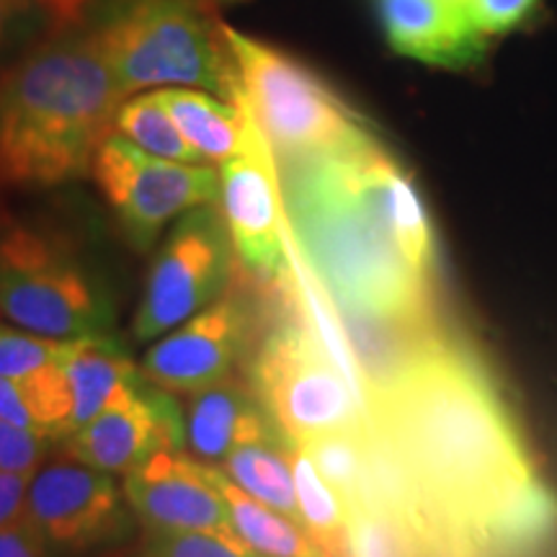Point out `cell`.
<instances>
[{
  "label": "cell",
  "mask_w": 557,
  "mask_h": 557,
  "mask_svg": "<svg viewBox=\"0 0 557 557\" xmlns=\"http://www.w3.org/2000/svg\"><path fill=\"white\" fill-rule=\"evenodd\" d=\"M369 137L354 148L278 163L287 222L299 253L338 310L410 320L423 271L408 259L367 181Z\"/></svg>",
  "instance_id": "cell-1"
},
{
  "label": "cell",
  "mask_w": 557,
  "mask_h": 557,
  "mask_svg": "<svg viewBox=\"0 0 557 557\" xmlns=\"http://www.w3.org/2000/svg\"><path fill=\"white\" fill-rule=\"evenodd\" d=\"M127 99L86 26H62L0 73V186L88 176Z\"/></svg>",
  "instance_id": "cell-2"
},
{
  "label": "cell",
  "mask_w": 557,
  "mask_h": 557,
  "mask_svg": "<svg viewBox=\"0 0 557 557\" xmlns=\"http://www.w3.org/2000/svg\"><path fill=\"white\" fill-rule=\"evenodd\" d=\"M389 442L410 475L444 498L496 485L508 470V436L496 408L462 364L418 351L389 385L372 389Z\"/></svg>",
  "instance_id": "cell-3"
},
{
  "label": "cell",
  "mask_w": 557,
  "mask_h": 557,
  "mask_svg": "<svg viewBox=\"0 0 557 557\" xmlns=\"http://www.w3.org/2000/svg\"><path fill=\"white\" fill-rule=\"evenodd\" d=\"M218 0H103L81 21L96 39L124 96L201 88L240 99V78Z\"/></svg>",
  "instance_id": "cell-4"
},
{
  "label": "cell",
  "mask_w": 557,
  "mask_h": 557,
  "mask_svg": "<svg viewBox=\"0 0 557 557\" xmlns=\"http://www.w3.org/2000/svg\"><path fill=\"white\" fill-rule=\"evenodd\" d=\"M240 94L276 163L336 152L364 143V124L320 75L284 50L227 26Z\"/></svg>",
  "instance_id": "cell-5"
},
{
  "label": "cell",
  "mask_w": 557,
  "mask_h": 557,
  "mask_svg": "<svg viewBox=\"0 0 557 557\" xmlns=\"http://www.w3.org/2000/svg\"><path fill=\"white\" fill-rule=\"evenodd\" d=\"M250 387L289 447L336 431H361L369 421V400L302 320H284L263 338L250 364Z\"/></svg>",
  "instance_id": "cell-6"
},
{
  "label": "cell",
  "mask_w": 557,
  "mask_h": 557,
  "mask_svg": "<svg viewBox=\"0 0 557 557\" xmlns=\"http://www.w3.org/2000/svg\"><path fill=\"white\" fill-rule=\"evenodd\" d=\"M0 315L50 338L109 336L114 308L78 259L32 227L0 233Z\"/></svg>",
  "instance_id": "cell-7"
},
{
  "label": "cell",
  "mask_w": 557,
  "mask_h": 557,
  "mask_svg": "<svg viewBox=\"0 0 557 557\" xmlns=\"http://www.w3.org/2000/svg\"><path fill=\"white\" fill-rule=\"evenodd\" d=\"M90 176L137 250H150L163 230L191 209L220 205V173L212 165L150 156L120 132H111L96 150Z\"/></svg>",
  "instance_id": "cell-8"
},
{
  "label": "cell",
  "mask_w": 557,
  "mask_h": 557,
  "mask_svg": "<svg viewBox=\"0 0 557 557\" xmlns=\"http://www.w3.org/2000/svg\"><path fill=\"white\" fill-rule=\"evenodd\" d=\"M235 248L220 205L178 218L158 248L135 315V338L158 341L218 302L233 274Z\"/></svg>",
  "instance_id": "cell-9"
},
{
  "label": "cell",
  "mask_w": 557,
  "mask_h": 557,
  "mask_svg": "<svg viewBox=\"0 0 557 557\" xmlns=\"http://www.w3.org/2000/svg\"><path fill=\"white\" fill-rule=\"evenodd\" d=\"M220 209L243 267L278 287L289 274L287 207L276 156L253 114L243 150L220 165Z\"/></svg>",
  "instance_id": "cell-10"
},
{
  "label": "cell",
  "mask_w": 557,
  "mask_h": 557,
  "mask_svg": "<svg viewBox=\"0 0 557 557\" xmlns=\"http://www.w3.org/2000/svg\"><path fill=\"white\" fill-rule=\"evenodd\" d=\"M122 493L109 472L67 455L34 472L24 517L54 553H86L127 529Z\"/></svg>",
  "instance_id": "cell-11"
},
{
  "label": "cell",
  "mask_w": 557,
  "mask_h": 557,
  "mask_svg": "<svg viewBox=\"0 0 557 557\" xmlns=\"http://www.w3.org/2000/svg\"><path fill=\"white\" fill-rule=\"evenodd\" d=\"M143 380V377H139ZM132 382L94 421L65 436L67 455L109 475H127L160 449L186 444V421L169 389Z\"/></svg>",
  "instance_id": "cell-12"
},
{
  "label": "cell",
  "mask_w": 557,
  "mask_h": 557,
  "mask_svg": "<svg viewBox=\"0 0 557 557\" xmlns=\"http://www.w3.org/2000/svg\"><path fill=\"white\" fill-rule=\"evenodd\" d=\"M124 498L148 532H235L209 465L160 449L124 475Z\"/></svg>",
  "instance_id": "cell-13"
},
{
  "label": "cell",
  "mask_w": 557,
  "mask_h": 557,
  "mask_svg": "<svg viewBox=\"0 0 557 557\" xmlns=\"http://www.w3.org/2000/svg\"><path fill=\"white\" fill-rule=\"evenodd\" d=\"M246 341V312L235 299H218L160 336L145 354L143 380L169 393L194 395L233 372Z\"/></svg>",
  "instance_id": "cell-14"
},
{
  "label": "cell",
  "mask_w": 557,
  "mask_h": 557,
  "mask_svg": "<svg viewBox=\"0 0 557 557\" xmlns=\"http://www.w3.org/2000/svg\"><path fill=\"white\" fill-rule=\"evenodd\" d=\"M382 29L403 58L436 67H468L485 50L462 0H377Z\"/></svg>",
  "instance_id": "cell-15"
},
{
  "label": "cell",
  "mask_w": 557,
  "mask_h": 557,
  "mask_svg": "<svg viewBox=\"0 0 557 557\" xmlns=\"http://www.w3.org/2000/svg\"><path fill=\"white\" fill-rule=\"evenodd\" d=\"M263 442L287 444V438L278 434L253 387L225 377L194 393L186 416V444L201 462H222L230 451Z\"/></svg>",
  "instance_id": "cell-16"
},
{
  "label": "cell",
  "mask_w": 557,
  "mask_h": 557,
  "mask_svg": "<svg viewBox=\"0 0 557 557\" xmlns=\"http://www.w3.org/2000/svg\"><path fill=\"white\" fill-rule=\"evenodd\" d=\"M156 94L205 163L222 165L243 150L250 129L243 94L238 101H225L201 88H158Z\"/></svg>",
  "instance_id": "cell-17"
},
{
  "label": "cell",
  "mask_w": 557,
  "mask_h": 557,
  "mask_svg": "<svg viewBox=\"0 0 557 557\" xmlns=\"http://www.w3.org/2000/svg\"><path fill=\"white\" fill-rule=\"evenodd\" d=\"M62 369H65L70 398H73L70 434L94 421L124 387L143 377L135 361L111 336L73 338L67 357L62 359Z\"/></svg>",
  "instance_id": "cell-18"
},
{
  "label": "cell",
  "mask_w": 557,
  "mask_h": 557,
  "mask_svg": "<svg viewBox=\"0 0 557 557\" xmlns=\"http://www.w3.org/2000/svg\"><path fill=\"white\" fill-rule=\"evenodd\" d=\"M209 478L218 485L230 508L235 534L263 557H331L320 549L302 524L289 519L253 496H248L240 485H235L225 472L209 468Z\"/></svg>",
  "instance_id": "cell-19"
},
{
  "label": "cell",
  "mask_w": 557,
  "mask_h": 557,
  "mask_svg": "<svg viewBox=\"0 0 557 557\" xmlns=\"http://www.w3.org/2000/svg\"><path fill=\"white\" fill-rule=\"evenodd\" d=\"M73 398L62 361L24 377H0V418L5 421L41 436L65 438Z\"/></svg>",
  "instance_id": "cell-20"
},
{
  "label": "cell",
  "mask_w": 557,
  "mask_h": 557,
  "mask_svg": "<svg viewBox=\"0 0 557 557\" xmlns=\"http://www.w3.org/2000/svg\"><path fill=\"white\" fill-rule=\"evenodd\" d=\"M225 475L240 485L248 496L287 513L299 524L295 470H292L289 444H246L222 459Z\"/></svg>",
  "instance_id": "cell-21"
},
{
  "label": "cell",
  "mask_w": 557,
  "mask_h": 557,
  "mask_svg": "<svg viewBox=\"0 0 557 557\" xmlns=\"http://www.w3.org/2000/svg\"><path fill=\"white\" fill-rule=\"evenodd\" d=\"M299 524L325 555H348V506L320 475L315 462L302 447H292Z\"/></svg>",
  "instance_id": "cell-22"
},
{
  "label": "cell",
  "mask_w": 557,
  "mask_h": 557,
  "mask_svg": "<svg viewBox=\"0 0 557 557\" xmlns=\"http://www.w3.org/2000/svg\"><path fill=\"white\" fill-rule=\"evenodd\" d=\"M114 132H120L122 137H127L129 143H135L150 156L178 160V163H205V158L191 148L189 139L181 135L156 90L127 96L116 111Z\"/></svg>",
  "instance_id": "cell-23"
},
{
  "label": "cell",
  "mask_w": 557,
  "mask_h": 557,
  "mask_svg": "<svg viewBox=\"0 0 557 557\" xmlns=\"http://www.w3.org/2000/svg\"><path fill=\"white\" fill-rule=\"evenodd\" d=\"M364 429L336 431L302 444L325 483L344 498L346 506H357L364 480Z\"/></svg>",
  "instance_id": "cell-24"
},
{
  "label": "cell",
  "mask_w": 557,
  "mask_h": 557,
  "mask_svg": "<svg viewBox=\"0 0 557 557\" xmlns=\"http://www.w3.org/2000/svg\"><path fill=\"white\" fill-rule=\"evenodd\" d=\"M145 557H263L235 532H150Z\"/></svg>",
  "instance_id": "cell-25"
},
{
  "label": "cell",
  "mask_w": 557,
  "mask_h": 557,
  "mask_svg": "<svg viewBox=\"0 0 557 557\" xmlns=\"http://www.w3.org/2000/svg\"><path fill=\"white\" fill-rule=\"evenodd\" d=\"M70 346L73 341L9 329L0 336V377H24L50 364H60Z\"/></svg>",
  "instance_id": "cell-26"
},
{
  "label": "cell",
  "mask_w": 557,
  "mask_h": 557,
  "mask_svg": "<svg viewBox=\"0 0 557 557\" xmlns=\"http://www.w3.org/2000/svg\"><path fill=\"white\" fill-rule=\"evenodd\" d=\"M348 557H403V540L380 508H348Z\"/></svg>",
  "instance_id": "cell-27"
},
{
  "label": "cell",
  "mask_w": 557,
  "mask_h": 557,
  "mask_svg": "<svg viewBox=\"0 0 557 557\" xmlns=\"http://www.w3.org/2000/svg\"><path fill=\"white\" fill-rule=\"evenodd\" d=\"M50 442V436L21 429L16 423L0 418V472H16V475L32 478L45 465Z\"/></svg>",
  "instance_id": "cell-28"
},
{
  "label": "cell",
  "mask_w": 557,
  "mask_h": 557,
  "mask_svg": "<svg viewBox=\"0 0 557 557\" xmlns=\"http://www.w3.org/2000/svg\"><path fill=\"white\" fill-rule=\"evenodd\" d=\"M462 5L472 26L487 39L517 29L537 5V0H462Z\"/></svg>",
  "instance_id": "cell-29"
},
{
  "label": "cell",
  "mask_w": 557,
  "mask_h": 557,
  "mask_svg": "<svg viewBox=\"0 0 557 557\" xmlns=\"http://www.w3.org/2000/svg\"><path fill=\"white\" fill-rule=\"evenodd\" d=\"M47 16L37 0H0V62L29 39L34 21ZM5 67H0L3 73Z\"/></svg>",
  "instance_id": "cell-30"
},
{
  "label": "cell",
  "mask_w": 557,
  "mask_h": 557,
  "mask_svg": "<svg viewBox=\"0 0 557 557\" xmlns=\"http://www.w3.org/2000/svg\"><path fill=\"white\" fill-rule=\"evenodd\" d=\"M50 545L26 517L0 527V557H50Z\"/></svg>",
  "instance_id": "cell-31"
},
{
  "label": "cell",
  "mask_w": 557,
  "mask_h": 557,
  "mask_svg": "<svg viewBox=\"0 0 557 557\" xmlns=\"http://www.w3.org/2000/svg\"><path fill=\"white\" fill-rule=\"evenodd\" d=\"M549 513V504L545 498L537 496V491L527 487V491H519L513 496L511 504L504 508V527L511 529L513 534L524 532L532 534L540 524H545Z\"/></svg>",
  "instance_id": "cell-32"
},
{
  "label": "cell",
  "mask_w": 557,
  "mask_h": 557,
  "mask_svg": "<svg viewBox=\"0 0 557 557\" xmlns=\"http://www.w3.org/2000/svg\"><path fill=\"white\" fill-rule=\"evenodd\" d=\"M29 475L16 472H0V527L11 524L24 517L26 491H29Z\"/></svg>",
  "instance_id": "cell-33"
},
{
  "label": "cell",
  "mask_w": 557,
  "mask_h": 557,
  "mask_svg": "<svg viewBox=\"0 0 557 557\" xmlns=\"http://www.w3.org/2000/svg\"><path fill=\"white\" fill-rule=\"evenodd\" d=\"M37 3L47 18L54 21V29H62V26H78L96 0H37Z\"/></svg>",
  "instance_id": "cell-34"
},
{
  "label": "cell",
  "mask_w": 557,
  "mask_h": 557,
  "mask_svg": "<svg viewBox=\"0 0 557 557\" xmlns=\"http://www.w3.org/2000/svg\"><path fill=\"white\" fill-rule=\"evenodd\" d=\"M5 331H9V329H5V325H3V323H0V336H3V333H5Z\"/></svg>",
  "instance_id": "cell-35"
},
{
  "label": "cell",
  "mask_w": 557,
  "mask_h": 557,
  "mask_svg": "<svg viewBox=\"0 0 557 557\" xmlns=\"http://www.w3.org/2000/svg\"><path fill=\"white\" fill-rule=\"evenodd\" d=\"M218 3H220V0H218ZM225 3H238V0H225Z\"/></svg>",
  "instance_id": "cell-36"
}]
</instances>
